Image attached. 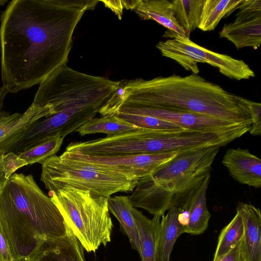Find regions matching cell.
I'll list each match as a JSON object with an SVG mask.
<instances>
[{
	"label": "cell",
	"instance_id": "cell-1",
	"mask_svg": "<svg viewBox=\"0 0 261 261\" xmlns=\"http://www.w3.org/2000/svg\"><path fill=\"white\" fill-rule=\"evenodd\" d=\"M97 0H12L1 16V77L8 92L39 84L66 65L75 28Z\"/></svg>",
	"mask_w": 261,
	"mask_h": 261
},
{
	"label": "cell",
	"instance_id": "cell-2",
	"mask_svg": "<svg viewBox=\"0 0 261 261\" xmlns=\"http://www.w3.org/2000/svg\"><path fill=\"white\" fill-rule=\"evenodd\" d=\"M122 103L204 114L251 126L247 99L198 74L127 81Z\"/></svg>",
	"mask_w": 261,
	"mask_h": 261
},
{
	"label": "cell",
	"instance_id": "cell-3",
	"mask_svg": "<svg viewBox=\"0 0 261 261\" xmlns=\"http://www.w3.org/2000/svg\"><path fill=\"white\" fill-rule=\"evenodd\" d=\"M0 222L13 261L34 257L44 240L66 233L64 219L32 175L14 173L0 188Z\"/></svg>",
	"mask_w": 261,
	"mask_h": 261
},
{
	"label": "cell",
	"instance_id": "cell-4",
	"mask_svg": "<svg viewBox=\"0 0 261 261\" xmlns=\"http://www.w3.org/2000/svg\"><path fill=\"white\" fill-rule=\"evenodd\" d=\"M212 146L184 150L149 174L138 179L128 196L134 207L155 215L172 207L184 211L191 197L211 176L219 150Z\"/></svg>",
	"mask_w": 261,
	"mask_h": 261
},
{
	"label": "cell",
	"instance_id": "cell-5",
	"mask_svg": "<svg viewBox=\"0 0 261 261\" xmlns=\"http://www.w3.org/2000/svg\"><path fill=\"white\" fill-rule=\"evenodd\" d=\"M41 164V180L49 192L72 187L109 198L116 193L133 191L138 180L129 171L61 155H53Z\"/></svg>",
	"mask_w": 261,
	"mask_h": 261
},
{
	"label": "cell",
	"instance_id": "cell-6",
	"mask_svg": "<svg viewBox=\"0 0 261 261\" xmlns=\"http://www.w3.org/2000/svg\"><path fill=\"white\" fill-rule=\"evenodd\" d=\"M49 193L65 223L87 252H95L101 244L106 246L111 241L113 225L109 198L72 187Z\"/></svg>",
	"mask_w": 261,
	"mask_h": 261
},
{
	"label": "cell",
	"instance_id": "cell-7",
	"mask_svg": "<svg viewBox=\"0 0 261 261\" xmlns=\"http://www.w3.org/2000/svg\"><path fill=\"white\" fill-rule=\"evenodd\" d=\"M168 39L156 45L162 55L171 59L185 70L198 74V63L217 68L219 72L231 79L248 80L255 76L254 71L242 60L208 50L194 43L189 38L167 30L164 35Z\"/></svg>",
	"mask_w": 261,
	"mask_h": 261
},
{
	"label": "cell",
	"instance_id": "cell-8",
	"mask_svg": "<svg viewBox=\"0 0 261 261\" xmlns=\"http://www.w3.org/2000/svg\"><path fill=\"white\" fill-rule=\"evenodd\" d=\"M118 113L149 116L170 122L185 129L226 135L235 139L248 132L251 127V125L244 123L204 114L140 107L124 103L121 105Z\"/></svg>",
	"mask_w": 261,
	"mask_h": 261
},
{
	"label": "cell",
	"instance_id": "cell-9",
	"mask_svg": "<svg viewBox=\"0 0 261 261\" xmlns=\"http://www.w3.org/2000/svg\"><path fill=\"white\" fill-rule=\"evenodd\" d=\"M105 105L82 106L56 112L33 123L9 152L18 154L56 136L65 138L99 113Z\"/></svg>",
	"mask_w": 261,
	"mask_h": 261
},
{
	"label": "cell",
	"instance_id": "cell-10",
	"mask_svg": "<svg viewBox=\"0 0 261 261\" xmlns=\"http://www.w3.org/2000/svg\"><path fill=\"white\" fill-rule=\"evenodd\" d=\"M237 9L235 19L224 24L219 37L226 39L238 49H258L261 43V0H244Z\"/></svg>",
	"mask_w": 261,
	"mask_h": 261
},
{
	"label": "cell",
	"instance_id": "cell-11",
	"mask_svg": "<svg viewBox=\"0 0 261 261\" xmlns=\"http://www.w3.org/2000/svg\"><path fill=\"white\" fill-rule=\"evenodd\" d=\"M178 152L101 157L64 151L61 155L78 161L110 166L133 172L138 179L174 158Z\"/></svg>",
	"mask_w": 261,
	"mask_h": 261
},
{
	"label": "cell",
	"instance_id": "cell-12",
	"mask_svg": "<svg viewBox=\"0 0 261 261\" xmlns=\"http://www.w3.org/2000/svg\"><path fill=\"white\" fill-rule=\"evenodd\" d=\"M53 114L49 106H31L22 114L6 113L0 117V152L7 153L39 119Z\"/></svg>",
	"mask_w": 261,
	"mask_h": 261
},
{
	"label": "cell",
	"instance_id": "cell-13",
	"mask_svg": "<svg viewBox=\"0 0 261 261\" xmlns=\"http://www.w3.org/2000/svg\"><path fill=\"white\" fill-rule=\"evenodd\" d=\"M222 163L239 183L255 189L261 187V160L248 149H227Z\"/></svg>",
	"mask_w": 261,
	"mask_h": 261
},
{
	"label": "cell",
	"instance_id": "cell-14",
	"mask_svg": "<svg viewBox=\"0 0 261 261\" xmlns=\"http://www.w3.org/2000/svg\"><path fill=\"white\" fill-rule=\"evenodd\" d=\"M65 235L43 241L34 254V261H85L82 245L66 224Z\"/></svg>",
	"mask_w": 261,
	"mask_h": 261
},
{
	"label": "cell",
	"instance_id": "cell-15",
	"mask_svg": "<svg viewBox=\"0 0 261 261\" xmlns=\"http://www.w3.org/2000/svg\"><path fill=\"white\" fill-rule=\"evenodd\" d=\"M243 223L242 244L245 261H261V214L258 208L240 202L237 207Z\"/></svg>",
	"mask_w": 261,
	"mask_h": 261
},
{
	"label": "cell",
	"instance_id": "cell-16",
	"mask_svg": "<svg viewBox=\"0 0 261 261\" xmlns=\"http://www.w3.org/2000/svg\"><path fill=\"white\" fill-rule=\"evenodd\" d=\"M132 213L138 231L142 261H159V244L162 216L148 218L133 207Z\"/></svg>",
	"mask_w": 261,
	"mask_h": 261
},
{
	"label": "cell",
	"instance_id": "cell-17",
	"mask_svg": "<svg viewBox=\"0 0 261 261\" xmlns=\"http://www.w3.org/2000/svg\"><path fill=\"white\" fill-rule=\"evenodd\" d=\"M143 20H152L168 30L187 37L184 30L178 23L172 5L168 0L134 1L132 8Z\"/></svg>",
	"mask_w": 261,
	"mask_h": 261
},
{
	"label": "cell",
	"instance_id": "cell-18",
	"mask_svg": "<svg viewBox=\"0 0 261 261\" xmlns=\"http://www.w3.org/2000/svg\"><path fill=\"white\" fill-rule=\"evenodd\" d=\"M210 177H207L200 188L195 192L184 211L189 213L184 233L200 234L208 227L211 214L207 207L206 194Z\"/></svg>",
	"mask_w": 261,
	"mask_h": 261
},
{
	"label": "cell",
	"instance_id": "cell-19",
	"mask_svg": "<svg viewBox=\"0 0 261 261\" xmlns=\"http://www.w3.org/2000/svg\"><path fill=\"white\" fill-rule=\"evenodd\" d=\"M181 210L170 208L162 216L159 244V261H170V255L177 239L184 233L185 226L179 219Z\"/></svg>",
	"mask_w": 261,
	"mask_h": 261
},
{
	"label": "cell",
	"instance_id": "cell-20",
	"mask_svg": "<svg viewBox=\"0 0 261 261\" xmlns=\"http://www.w3.org/2000/svg\"><path fill=\"white\" fill-rule=\"evenodd\" d=\"M133 207L127 196H115L108 198L109 211L119 222L129 240L132 248L139 253V234L132 213Z\"/></svg>",
	"mask_w": 261,
	"mask_h": 261
},
{
	"label": "cell",
	"instance_id": "cell-21",
	"mask_svg": "<svg viewBox=\"0 0 261 261\" xmlns=\"http://www.w3.org/2000/svg\"><path fill=\"white\" fill-rule=\"evenodd\" d=\"M244 0H204L198 29L202 31L215 29L221 20L228 17Z\"/></svg>",
	"mask_w": 261,
	"mask_h": 261
},
{
	"label": "cell",
	"instance_id": "cell-22",
	"mask_svg": "<svg viewBox=\"0 0 261 261\" xmlns=\"http://www.w3.org/2000/svg\"><path fill=\"white\" fill-rule=\"evenodd\" d=\"M140 128L115 115L94 117L80 126L75 132L81 136L102 133L113 136Z\"/></svg>",
	"mask_w": 261,
	"mask_h": 261
},
{
	"label": "cell",
	"instance_id": "cell-23",
	"mask_svg": "<svg viewBox=\"0 0 261 261\" xmlns=\"http://www.w3.org/2000/svg\"><path fill=\"white\" fill-rule=\"evenodd\" d=\"M204 1H170L175 18L188 38L190 33L198 28Z\"/></svg>",
	"mask_w": 261,
	"mask_h": 261
},
{
	"label": "cell",
	"instance_id": "cell-24",
	"mask_svg": "<svg viewBox=\"0 0 261 261\" xmlns=\"http://www.w3.org/2000/svg\"><path fill=\"white\" fill-rule=\"evenodd\" d=\"M243 236V223L241 216L238 212L231 221L221 230L218 238V243L213 261H218L227 253Z\"/></svg>",
	"mask_w": 261,
	"mask_h": 261
},
{
	"label": "cell",
	"instance_id": "cell-25",
	"mask_svg": "<svg viewBox=\"0 0 261 261\" xmlns=\"http://www.w3.org/2000/svg\"><path fill=\"white\" fill-rule=\"evenodd\" d=\"M64 139L59 136L48 138L17 154L28 165L41 163L59 151Z\"/></svg>",
	"mask_w": 261,
	"mask_h": 261
},
{
	"label": "cell",
	"instance_id": "cell-26",
	"mask_svg": "<svg viewBox=\"0 0 261 261\" xmlns=\"http://www.w3.org/2000/svg\"><path fill=\"white\" fill-rule=\"evenodd\" d=\"M115 115L140 128L167 132L185 129L170 122L149 116L121 113Z\"/></svg>",
	"mask_w": 261,
	"mask_h": 261
},
{
	"label": "cell",
	"instance_id": "cell-27",
	"mask_svg": "<svg viewBox=\"0 0 261 261\" xmlns=\"http://www.w3.org/2000/svg\"><path fill=\"white\" fill-rule=\"evenodd\" d=\"M126 83L127 80L120 81V85L117 91L113 94L99 112V114L102 116L115 115L117 114L124 98V88Z\"/></svg>",
	"mask_w": 261,
	"mask_h": 261
},
{
	"label": "cell",
	"instance_id": "cell-28",
	"mask_svg": "<svg viewBox=\"0 0 261 261\" xmlns=\"http://www.w3.org/2000/svg\"><path fill=\"white\" fill-rule=\"evenodd\" d=\"M2 162L3 172L7 179L19 168L28 165L26 161L14 152L4 154Z\"/></svg>",
	"mask_w": 261,
	"mask_h": 261
},
{
	"label": "cell",
	"instance_id": "cell-29",
	"mask_svg": "<svg viewBox=\"0 0 261 261\" xmlns=\"http://www.w3.org/2000/svg\"><path fill=\"white\" fill-rule=\"evenodd\" d=\"M247 103L252 120V124L249 132L252 136H260L261 135V104L248 99Z\"/></svg>",
	"mask_w": 261,
	"mask_h": 261
},
{
	"label": "cell",
	"instance_id": "cell-30",
	"mask_svg": "<svg viewBox=\"0 0 261 261\" xmlns=\"http://www.w3.org/2000/svg\"><path fill=\"white\" fill-rule=\"evenodd\" d=\"M218 261H245L242 239Z\"/></svg>",
	"mask_w": 261,
	"mask_h": 261
},
{
	"label": "cell",
	"instance_id": "cell-31",
	"mask_svg": "<svg viewBox=\"0 0 261 261\" xmlns=\"http://www.w3.org/2000/svg\"><path fill=\"white\" fill-rule=\"evenodd\" d=\"M0 259L2 261H13L0 222Z\"/></svg>",
	"mask_w": 261,
	"mask_h": 261
},
{
	"label": "cell",
	"instance_id": "cell-32",
	"mask_svg": "<svg viewBox=\"0 0 261 261\" xmlns=\"http://www.w3.org/2000/svg\"><path fill=\"white\" fill-rule=\"evenodd\" d=\"M8 93V91L4 86L0 88V117L5 115L7 113L2 111V108L4 106L5 98Z\"/></svg>",
	"mask_w": 261,
	"mask_h": 261
},
{
	"label": "cell",
	"instance_id": "cell-33",
	"mask_svg": "<svg viewBox=\"0 0 261 261\" xmlns=\"http://www.w3.org/2000/svg\"><path fill=\"white\" fill-rule=\"evenodd\" d=\"M5 153L0 152V188L2 187V186L5 183V182L6 181L7 179L5 177L4 174L3 172L2 169V157L3 155Z\"/></svg>",
	"mask_w": 261,
	"mask_h": 261
},
{
	"label": "cell",
	"instance_id": "cell-34",
	"mask_svg": "<svg viewBox=\"0 0 261 261\" xmlns=\"http://www.w3.org/2000/svg\"><path fill=\"white\" fill-rule=\"evenodd\" d=\"M7 2L6 0H0V6L4 5Z\"/></svg>",
	"mask_w": 261,
	"mask_h": 261
},
{
	"label": "cell",
	"instance_id": "cell-35",
	"mask_svg": "<svg viewBox=\"0 0 261 261\" xmlns=\"http://www.w3.org/2000/svg\"><path fill=\"white\" fill-rule=\"evenodd\" d=\"M0 261H2V260L0 259Z\"/></svg>",
	"mask_w": 261,
	"mask_h": 261
}]
</instances>
